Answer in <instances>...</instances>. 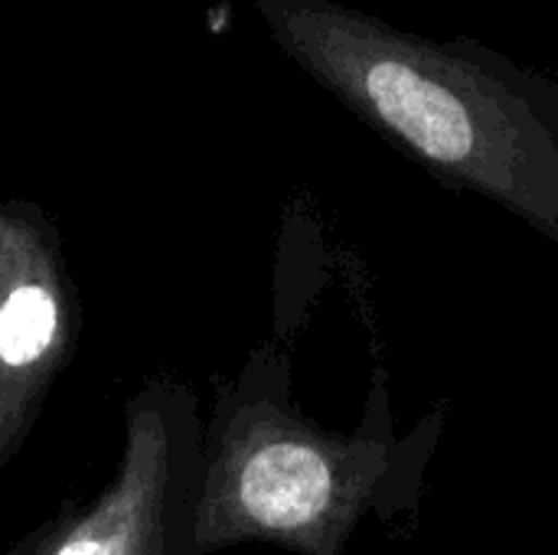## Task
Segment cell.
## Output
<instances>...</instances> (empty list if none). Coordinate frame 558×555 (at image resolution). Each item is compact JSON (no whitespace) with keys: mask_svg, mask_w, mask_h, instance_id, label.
I'll return each mask as SVG.
<instances>
[{"mask_svg":"<svg viewBox=\"0 0 558 555\" xmlns=\"http://www.w3.org/2000/svg\"><path fill=\"white\" fill-rule=\"evenodd\" d=\"M275 46L383 141L558 242V82L471 36L337 0H248Z\"/></svg>","mask_w":558,"mask_h":555,"instance_id":"cell-1","label":"cell"},{"mask_svg":"<svg viewBox=\"0 0 558 555\" xmlns=\"http://www.w3.org/2000/svg\"><path fill=\"white\" fill-rule=\"evenodd\" d=\"M242 500L258 523H307L330 500V464L307 442L275 438L245 461Z\"/></svg>","mask_w":558,"mask_h":555,"instance_id":"cell-2","label":"cell"},{"mask_svg":"<svg viewBox=\"0 0 558 555\" xmlns=\"http://www.w3.org/2000/svg\"><path fill=\"white\" fill-rule=\"evenodd\" d=\"M56 555H111V550L105 543H98V540H72Z\"/></svg>","mask_w":558,"mask_h":555,"instance_id":"cell-3","label":"cell"}]
</instances>
